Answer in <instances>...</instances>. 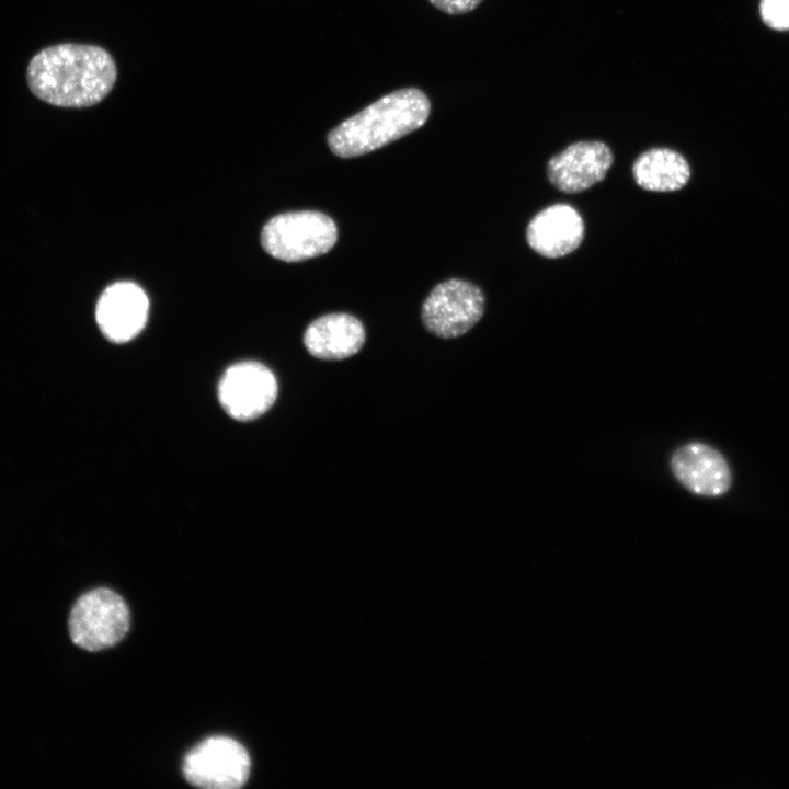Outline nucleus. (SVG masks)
<instances>
[{
	"instance_id": "1",
	"label": "nucleus",
	"mask_w": 789,
	"mask_h": 789,
	"mask_svg": "<svg viewBox=\"0 0 789 789\" xmlns=\"http://www.w3.org/2000/svg\"><path fill=\"white\" fill-rule=\"evenodd\" d=\"M116 75L114 59L102 47L61 43L32 57L26 81L31 92L48 104L82 108L104 100Z\"/></svg>"
},
{
	"instance_id": "2",
	"label": "nucleus",
	"mask_w": 789,
	"mask_h": 789,
	"mask_svg": "<svg viewBox=\"0 0 789 789\" xmlns=\"http://www.w3.org/2000/svg\"><path fill=\"white\" fill-rule=\"evenodd\" d=\"M430 112V100L423 91L416 88L400 89L384 95L333 128L327 137L328 146L341 158L362 156L420 128Z\"/></svg>"
},
{
	"instance_id": "3",
	"label": "nucleus",
	"mask_w": 789,
	"mask_h": 789,
	"mask_svg": "<svg viewBox=\"0 0 789 789\" xmlns=\"http://www.w3.org/2000/svg\"><path fill=\"white\" fill-rule=\"evenodd\" d=\"M338 240V228L328 215L289 211L271 218L263 227L261 243L273 258L299 262L329 252Z\"/></svg>"
},
{
	"instance_id": "4",
	"label": "nucleus",
	"mask_w": 789,
	"mask_h": 789,
	"mask_svg": "<svg viewBox=\"0 0 789 789\" xmlns=\"http://www.w3.org/2000/svg\"><path fill=\"white\" fill-rule=\"evenodd\" d=\"M129 624L125 601L112 590L94 588L75 603L69 616V634L77 647L95 652L118 643Z\"/></svg>"
},
{
	"instance_id": "5",
	"label": "nucleus",
	"mask_w": 789,
	"mask_h": 789,
	"mask_svg": "<svg viewBox=\"0 0 789 789\" xmlns=\"http://www.w3.org/2000/svg\"><path fill=\"white\" fill-rule=\"evenodd\" d=\"M247 750L228 736H211L184 757L183 775L193 786L205 789H237L250 775Z\"/></svg>"
},
{
	"instance_id": "6",
	"label": "nucleus",
	"mask_w": 789,
	"mask_h": 789,
	"mask_svg": "<svg viewBox=\"0 0 789 789\" xmlns=\"http://www.w3.org/2000/svg\"><path fill=\"white\" fill-rule=\"evenodd\" d=\"M484 296L474 284L451 278L437 284L422 305L424 327L436 336L457 338L482 317Z\"/></svg>"
},
{
	"instance_id": "7",
	"label": "nucleus",
	"mask_w": 789,
	"mask_h": 789,
	"mask_svg": "<svg viewBox=\"0 0 789 789\" xmlns=\"http://www.w3.org/2000/svg\"><path fill=\"white\" fill-rule=\"evenodd\" d=\"M276 396L277 382L273 373L258 362H241L230 366L218 386L221 407L239 421L262 415L273 405Z\"/></svg>"
},
{
	"instance_id": "8",
	"label": "nucleus",
	"mask_w": 789,
	"mask_h": 789,
	"mask_svg": "<svg viewBox=\"0 0 789 789\" xmlns=\"http://www.w3.org/2000/svg\"><path fill=\"white\" fill-rule=\"evenodd\" d=\"M674 478L689 492L707 498L725 494L732 473L724 456L714 447L689 442L675 449L670 458Z\"/></svg>"
},
{
	"instance_id": "9",
	"label": "nucleus",
	"mask_w": 789,
	"mask_h": 789,
	"mask_svg": "<svg viewBox=\"0 0 789 789\" xmlns=\"http://www.w3.org/2000/svg\"><path fill=\"white\" fill-rule=\"evenodd\" d=\"M614 162L610 148L599 140H582L550 158L547 175L564 193H580L603 181Z\"/></svg>"
},
{
	"instance_id": "10",
	"label": "nucleus",
	"mask_w": 789,
	"mask_h": 789,
	"mask_svg": "<svg viewBox=\"0 0 789 789\" xmlns=\"http://www.w3.org/2000/svg\"><path fill=\"white\" fill-rule=\"evenodd\" d=\"M149 300L135 283L117 282L104 289L95 319L102 334L114 343H124L138 335L146 325Z\"/></svg>"
},
{
	"instance_id": "11",
	"label": "nucleus",
	"mask_w": 789,
	"mask_h": 789,
	"mask_svg": "<svg viewBox=\"0 0 789 789\" xmlns=\"http://www.w3.org/2000/svg\"><path fill=\"white\" fill-rule=\"evenodd\" d=\"M584 238V221L568 204H553L536 214L526 229L529 247L538 254L557 259L575 251Z\"/></svg>"
},
{
	"instance_id": "12",
	"label": "nucleus",
	"mask_w": 789,
	"mask_h": 789,
	"mask_svg": "<svg viewBox=\"0 0 789 789\" xmlns=\"http://www.w3.org/2000/svg\"><path fill=\"white\" fill-rule=\"evenodd\" d=\"M365 342L362 322L348 313H329L312 321L305 331L307 351L320 359H344L356 354Z\"/></svg>"
},
{
	"instance_id": "13",
	"label": "nucleus",
	"mask_w": 789,
	"mask_h": 789,
	"mask_svg": "<svg viewBox=\"0 0 789 789\" xmlns=\"http://www.w3.org/2000/svg\"><path fill=\"white\" fill-rule=\"evenodd\" d=\"M636 183L652 192H674L690 178L688 161L671 148H652L642 152L632 164Z\"/></svg>"
},
{
	"instance_id": "14",
	"label": "nucleus",
	"mask_w": 789,
	"mask_h": 789,
	"mask_svg": "<svg viewBox=\"0 0 789 789\" xmlns=\"http://www.w3.org/2000/svg\"><path fill=\"white\" fill-rule=\"evenodd\" d=\"M759 10L766 25L777 31L789 30V0H762Z\"/></svg>"
},
{
	"instance_id": "15",
	"label": "nucleus",
	"mask_w": 789,
	"mask_h": 789,
	"mask_svg": "<svg viewBox=\"0 0 789 789\" xmlns=\"http://www.w3.org/2000/svg\"><path fill=\"white\" fill-rule=\"evenodd\" d=\"M438 10L448 14H462L476 9L482 0H428Z\"/></svg>"
}]
</instances>
